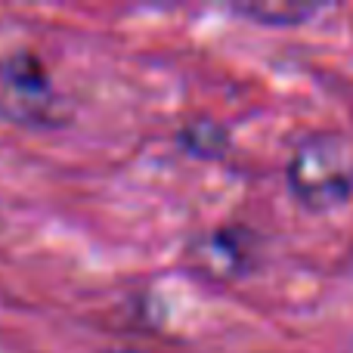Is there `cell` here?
Returning <instances> with one entry per match:
<instances>
[{
    "instance_id": "277c9868",
    "label": "cell",
    "mask_w": 353,
    "mask_h": 353,
    "mask_svg": "<svg viewBox=\"0 0 353 353\" xmlns=\"http://www.w3.org/2000/svg\"><path fill=\"white\" fill-rule=\"evenodd\" d=\"M176 143L183 146V152L195 155V159H220L230 149V130L223 121L211 115H192L180 124Z\"/></svg>"
},
{
    "instance_id": "7a4b0ae2",
    "label": "cell",
    "mask_w": 353,
    "mask_h": 353,
    "mask_svg": "<svg viewBox=\"0 0 353 353\" xmlns=\"http://www.w3.org/2000/svg\"><path fill=\"white\" fill-rule=\"evenodd\" d=\"M0 118L16 128H62L68 118L65 99L31 50H12L0 59Z\"/></svg>"
},
{
    "instance_id": "6da1fadb",
    "label": "cell",
    "mask_w": 353,
    "mask_h": 353,
    "mask_svg": "<svg viewBox=\"0 0 353 353\" xmlns=\"http://www.w3.org/2000/svg\"><path fill=\"white\" fill-rule=\"evenodd\" d=\"M288 189L310 211H332L353 195V140L341 130H313L288 159Z\"/></svg>"
},
{
    "instance_id": "8992f818",
    "label": "cell",
    "mask_w": 353,
    "mask_h": 353,
    "mask_svg": "<svg viewBox=\"0 0 353 353\" xmlns=\"http://www.w3.org/2000/svg\"><path fill=\"white\" fill-rule=\"evenodd\" d=\"M103 353H146V350H137V347H115V350H103Z\"/></svg>"
},
{
    "instance_id": "5b68a950",
    "label": "cell",
    "mask_w": 353,
    "mask_h": 353,
    "mask_svg": "<svg viewBox=\"0 0 353 353\" xmlns=\"http://www.w3.org/2000/svg\"><path fill=\"white\" fill-rule=\"evenodd\" d=\"M242 16H251V19H261L267 25H298L304 19H310L316 12L313 3H242L239 6Z\"/></svg>"
},
{
    "instance_id": "3957f363",
    "label": "cell",
    "mask_w": 353,
    "mask_h": 353,
    "mask_svg": "<svg viewBox=\"0 0 353 353\" xmlns=\"http://www.w3.org/2000/svg\"><path fill=\"white\" fill-rule=\"evenodd\" d=\"M257 236L242 223H226L217 230L199 232L192 242L186 245L183 257L186 263L205 279H217V282H230L239 276H248L257 263Z\"/></svg>"
}]
</instances>
